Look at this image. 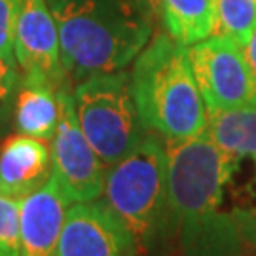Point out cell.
Masks as SVG:
<instances>
[{
  "mask_svg": "<svg viewBox=\"0 0 256 256\" xmlns=\"http://www.w3.org/2000/svg\"><path fill=\"white\" fill-rule=\"evenodd\" d=\"M165 152L173 230L182 254L238 256L247 243L243 220L220 207L239 165L232 164L205 131L192 138L165 140Z\"/></svg>",
  "mask_w": 256,
  "mask_h": 256,
  "instance_id": "6da1fadb",
  "label": "cell"
},
{
  "mask_svg": "<svg viewBox=\"0 0 256 256\" xmlns=\"http://www.w3.org/2000/svg\"><path fill=\"white\" fill-rule=\"evenodd\" d=\"M68 80L124 70L152 38V0H48Z\"/></svg>",
  "mask_w": 256,
  "mask_h": 256,
  "instance_id": "7a4b0ae2",
  "label": "cell"
},
{
  "mask_svg": "<svg viewBox=\"0 0 256 256\" xmlns=\"http://www.w3.org/2000/svg\"><path fill=\"white\" fill-rule=\"evenodd\" d=\"M129 80L148 131L165 140L192 138L205 131L207 108L190 64L188 46L169 32L150 38L133 61Z\"/></svg>",
  "mask_w": 256,
  "mask_h": 256,
  "instance_id": "3957f363",
  "label": "cell"
},
{
  "mask_svg": "<svg viewBox=\"0 0 256 256\" xmlns=\"http://www.w3.org/2000/svg\"><path fill=\"white\" fill-rule=\"evenodd\" d=\"M102 200L133 236L138 256L158 252L174 238L164 138L150 131L138 146L110 165Z\"/></svg>",
  "mask_w": 256,
  "mask_h": 256,
  "instance_id": "277c9868",
  "label": "cell"
},
{
  "mask_svg": "<svg viewBox=\"0 0 256 256\" xmlns=\"http://www.w3.org/2000/svg\"><path fill=\"white\" fill-rule=\"evenodd\" d=\"M72 95L80 129L106 169L150 133L140 120L126 70L93 74L76 84Z\"/></svg>",
  "mask_w": 256,
  "mask_h": 256,
  "instance_id": "5b68a950",
  "label": "cell"
},
{
  "mask_svg": "<svg viewBox=\"0 0 256 256\" xmlns=\"http://www.w3.org/2000/svg\"><path fill=\"white\" fill-rule=\"evenodd\" d=\"M59 122L52 138L54 176L68 203L93 202L104 192L106 165L80 129L68 82L57 90Z\"/></svg>",
  "mask_w": 256,
  "mask_h": 256,
  "instance_id": "8992f818",
  "label": "cell"
},
{
  "mask_svg": "<svg viewBox=\"0 0 256 256\" xmlns=\"http://www.w3.org/2000/svg\"><path fill=\"white\" fill-rule=\"evenodd\" d=\"M188 57L207 112L236 108L254 101L256 82L245 52L236 40L210 34L188 46Z\"/></svg>",
  "mask_w": 256,
  "mask_h": 256,
  "instance_id": "52a82bcc",
  "label": "cell"
},
{
  "mask_svg": "<svg viewBox=\"0 0 256 256\" xmlns=\"http://www.w3.org/2000/svg\"><path fill=\"white\" fill-rule=\"evenodd\" d=\"M14 57L23 82L54 90L68 82L61 61L59 30L48 0H25L14 34Z\"/></svg>",
  "mask_w": 256,
  "mask_h": 256,
  "instance_id": "ba28073f",
  "label": "cell"
},
{
  "mask_svg": "<svg viewBox=\"0 0 256 256\" xmlns=\"http://www.w3.org/2000/svg\"><path fill=\"white\" fill-rule=\"evenodd\" d=\"M57 256H138V248L126 224L99 198L68 207Z\"/></svg>",
  "mask_w": 256,
  "mask_h": 256,
  "instance_id": "9c48e42d",
  "label": "cell"
},
{
  "mask_svg": "<svg viewBox=\"0 0 256 256\" xmlns=\"http://www.w3.org/2000/svg\"><path fill=\"white\" fill-rule=\"evenodd\" d=\"M70 203L54 176L21 200L19 256H57L59 238Z\"/></svg>",
  "mask_w": 256,
  "mask_h": 256,
  "instance_id": "30bf717a",
  "label": "cell"
},
{
  "mask_svg": "<svg viewBox=\"0 0 256 256\" xmlns=\"http://www.w3.org/2000/svg\"><path fill=\"white\" fill-rule=\"evenodd\" d=\"M52 146L27 135H10L0 144V192L25 200L52 178Z\"/></svg>",
  "mask_w": 256,
  "mask_h": 256,
  "instance_id": "8fae6325",
  "label": "cell"
},
{
  "mask_svg": "<svg viewBox=\"0 0 256 256\" xmlns=\"http://www.w3.org/2000/svg\"><path fill=\"white\" fill-rule=\"evenodd\" d=\"M205 133L232 164L256 158V104L207 112Z\"/></svg>",
  "mask_w": 256,
  "mask_h": 256,
  "instance_id": "7c38bea8",
  "label": "cell"
},
{
  "mask_svg": "<svg viewBox=\"0 0 256 256\" xmlns=\"http://www.w3.org/2000/svg\"><path fill=\"white\" fill-rule=\"evenodd\" d=\"M59 122L57 90L44 84L23 82L14 104V129L32 138L52 142Z\"/></svg>",
  "mask_w": 256,
  "mask_h": 256,
  "instance_id": "4fadbf2b",
  "label": "cell"
},
{
  "mask_svg": "<svg viewBox=\"0 0 256 256\" xmlns=\"http://www.w3.org/2000/svg\"><path fill=\"white\" fill-rule=\"evenodd\" d=\"M167 32L184 46L214 32V0H158Z\"/></svg>",
  "mask_w": 256,
  "mask_h": 256,
  "instance_id": "5bb4252c",
  "label": "cell"
},
{
  "mask_svg": "<svg viewBox=\"0 0 256 256\" xmlns=\"http://www.w3.org/2000/svg\"><path fill=\"white\" fill-rule=\"evenodd\" d=\"M256 27V0H214V32L243 48Z\"/></svg>",
  "mask_w": 256,
  "mask_h": 256,
  "instance_id": "9a60e30c",
  "label": "cell"
},
{
  "mask_svg": "<svg viewBox=\"0 0 256 256\" xmlns=\"http://www.w3.org/2000/svg\"><path fill=\"white\" fill-rule=\"evenodd\" d=\"M21 202L0 192V256H19Z\"/></svg>",
  "mask_w": 256,
  "mask_h": 256,
  "instance_id": "2e32d148",
  "label": "cell"
},
{
  "mask_svg": "<svg viewBox=\"0 0 256 256\" xmlns=\"http://www.w3.org/2000/svg\"><path fill=\"white\" fill-rule=\"evenodd\" d=\"M21 70L18 63L0 57V137H4L14 122V104L21 88Z\"/></svg>",
  "mask_w": 256,
  "mask_h": 256,
  "instance_id": "e0dca14e",
  "label": "cell"
},
{
  "mask_svg": "<svg viewBox=\"0 0 256 256\" xmlns=\"http://www.w3.org/2000/svg\"><path fill=\"white\" fill-rule=\"evenodd\" d=\"M25 0H0V57L16 63L14 34Z\"/></svg>",
  "mask_w": 256,
  "mask_h": 256,
  "instance_id": "ac0fdd59",
  "label": "cell"
},
{
  "mask_svg": "<svg viewBox=\"0 0 256 256\" xmlns=\"http://www.w3.org/2000/svg\"><path fill=\"white\" fill-rule=\"evenodd\" d=\"M243 52H245V59H247L248 66H250V72H252V78H254L256 82V27L252 30V34H250V38L247 40V44L243 46Z\"/></svg>",
  "mask_w": 256,
  "mask_h": 256,
  "instance_id": "d6986e66",
  "label": "cell"
},
{
  "mask_svg": "<svg viewBox=\"0 0 256 256\" xmlns=\"http://www.w3.org/2000/svg\"><path fill=\"white\" fill-rule=\"evenodd\" d=\"M243 222H245L247 243H252L256 247V212L254 214H243Z\"/></svg>",
  "mask_w": 256,
  "mask_h": 256,
  "instance_id": "ffe728a7",
  "label": "cell"
},
{
  "mask_svg": "<svg viewBox=\"0 0 256 256\" xmlns=\"http://www.w3.org/2000/svg\"><path fill=\"white\" fill-rule=\"evenodd\" d=\"M252 104H256V97H254V101H252Z\"/></svg>",
  "mask_w": 256,
  "mask_h": 256,
  "instance_id": "44dd1931",
  "label": "cell"
},
{
  "mask_svg": "<svg viewBox=\"0 0 256 256\" xmlns=\"http://www.w3.org/2000/svg\"><path fill=\"white\" fill-rule=\"evenodd\" d=\"M252 162H254V165H256V158H254V160H252Z\"/></svg>",
  "mask_w": 256,
  "mask_h": 256,
  "instance_id": "7402d4cb",
  "label": "cell"
}]
</instances>
